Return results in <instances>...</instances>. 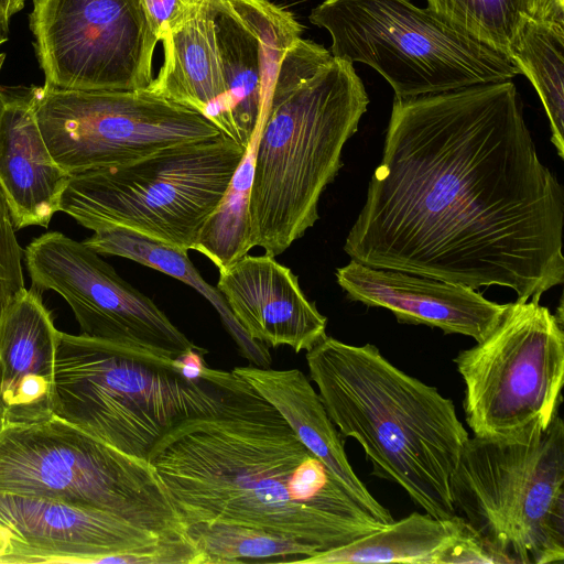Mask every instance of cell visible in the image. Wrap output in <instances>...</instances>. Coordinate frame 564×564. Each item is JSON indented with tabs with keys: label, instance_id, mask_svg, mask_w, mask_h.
<instances>
[{
	"label": "cell",
	"instance_id": "obj_2",
	"mask_svg": "<svg viewBox=\"0 0 564 564\" xmlns=\"http://www.w3.org/2000/svg\"><path fill=\"white\" fill-rule=\"evenodd\" d=\"M202 377L216 405L171 426L147 457L186 528L262 529L318 554L384 527L246 380L208 366Z\"/></svg>",
	"mask_w": 564,
	"mask_h": 564
},
{
	"label": "cell",
	"instance_id": "obj_23",
	"mask_svg": "<svg viewBox=\"0 0 564 564\" xmlns=\"http://www.w3.org/2000/svg\"><path fill=\"white\" fill-rule=\"evenodd\" d=\"M99 254L127 258L180 280L200 293L216 308L242 355L254 366L268 368L271 356L263 344L252 340L229 310L223 294L196 270L186 250L169 246L120 227L95 230L83 241Z\"/></svg>",
	"mask_w": 564,
	"mask_h": 564
},
{
	"label": "cell",
	"instance_id": "obj_35",
	"mask_svg": "<svg viewBox=\"0 0 564 564\" xmlns=\"http://www.w3.org/2000/svg\"><path fill=\"white\" fill-rule=\"evenodd\" d=\"M2 425H3V423H2V421L0 420V429L2 427Z\"/></svg>",
	"mask_w": 564,
	"mask_h": 564
},
{
	"label": "cell",
	"instance_id": "obj_30",
	"mask_svg": "<svg viewBox=\"0 0 564 564\" xmlns=\"http://www.w3.org/2000/svg\"><path fill=\"white\" fill-rule=\"evenodd\" d=\"M530 19L564 25V0H527Z\"/></svg>",
	"mask_w": 564,
	"mask_h": 564
},
{
	"label": "cell",
	"instance_id": "obj_15",
	"mask_svg": "<svg viewBox=\"0 0 564 564\" xmlns=\"http://www.w3.org/2000/svg\"><path fill=\"white\" fill-rule=\"evenodd\" d=\"M215 21L229 95L232 140L243 148L261 126L280 64L301 39L292 12L269 0H229Z\"/></svg>",
	"mask_w": 564,
	"mask_h": 564
},
{
	"label": "cell",
	"instance_id": "obj_28",
	"mask_svg": "<svg viewBox=\"0 0 564 564\" xmlns=\"http://www.w3.org/2000/svg\"><path fill=\"white\" fill-rule=\"evenodd\" d=\"M22 256L8 204L0 189V313L25 288Z\"/></svg>",
	"mask_w": 564,
	"mask_h": 564
},
{
	"label": "cell",
	"instance_id": "obj_29",
	"mask_svg": "<svg viewBox=\"0 0 564 564\" xmlns=\"http://www.w3.org/2000/svg\"><path fill=\"white\" fill-rule=\"evenodd\" d=\"M141 3L159 41L165 33L181 28L202 7L188 0H141Z\"/></svg>",
	"mask_w": 564,
	"mask_h": 564
},
{
	"label": "cell",
	"instance_id": "obj_17",
	"mask_svg": "<svg viewBox=\"0 0 564 564\" xmlns=\"http://www.w3.org/2000/svg\"><path fill=\"white\" fill-rule=\"evenodd\" d=\"M216 288L254 341L300 352L326 336L327 318L307 300L297 276L275 257L245 254L219 270Z\"/></svg>",
	"mask_w": 564,
	"mask_h": 564
},
{
	"label": "cell",
	"instance_id": "obj_16",
	"mask_svg": "<svg viewBox=\"0 0 564 564\" xmlns=\"http://www.w3.org/2000/svg\"><path fill=\"white\" fill-rule=\"evenodd\" d=\"M347 297L389 310L399 323L436 327L482 340L500 321L507 304L487 300L473 288L355 260L337 268Z\"/></svg>",
	"mask_w": 564,
	"mask_h": 564
},
{
	"label": "cell",
	"instance_id": "obj_33",
	"mask_svg": "<svg viewBox=\"0 0 564 564\" xmlns=\"http://www.w3.org/2000/svg\"><path fill=\"white\" fill-rule=\"evenodd\" d=\"M9 21L10 19L0 8V45H2L9 37Z\"/></svg>",
	"mask_w": 564,
	"mask_h": 564
},
{
	"label": "cell",
	"instance_id": "obj_13",
	"mask_svg": "<svg viewBox=\"0 0 564 564\" xmlns=\"http://www.w3.org/2000/svg\"><path fill=\"white\" fill-rule=\"evenodd\" d=\"M23 256L32 288L62 295L83 335L141 346L173 358L202 349L83 241L51 231L34 238Z\"/></svg>",
	"mask_w": 564,
	"mask_h": 564
},
{
	"label": "cell",
	"instance_id": "obj_34",
	"mask_svg": "<svg viewBox=\"0 0 564 564\" xmlns=\"http://www.w3.org/2000/svg\"><path fill=\"white\" fill-rule=\"evenodd\" d=\"M4 58H6V55H4V54H0V70H1V68H2V65H3Z\"/></svg>",
	"mask_w": 564,
	"mask_h": 564
},
{
	"label": "cell",
	"instance_id": "obj_20",
	"mask_svg": "<svg viewBox=\"0 0 564 564\" xmlns=\"http://www.w3.org/2000/svg\"><path fill=\"white\" fill-rule=\"evenodd\" d=\"M217 10L202 6L181 28L163 35L164 62L147 88L202 113L232 140L229 95L215 21Z\"/></svg>",
	"mask_w": 564,
	"mask_h": 564
},
{
	"label": "cell",
	"instance_id": "obj_7",
	"mask_svg": "<svg viewBox=\"0 0 564 564\" xmlns=\"http://www.w3.org/2000/svg\"><path fill=\"white\" fill-rule=\"evenodd\" d=\"M246 148L220 135L135 161L70 175L61 210L93 231L120 227L195 250Z\"/></svg>",
	"mask_w": 564,
	"mask_h": 564
},
{
	"label": "cell",
	"instance_id": "obj_12",
	"mask_svg": "<svg viewBox=\"0 0 564 564\" xmlns=\"http://www.w3.org/2000/svg\"><path fill=\"white\" fill-rule=\"evenodd\" d=\"M30 26L48 86L134 90L153 79L159 39L141 0H34Z\"/></svg>",
	"mask_w": 564,
	"mask_h": 564
},
{
	"label": "cell",
	"instance_id": "obj_18",
	"mask_svg": "<svg viewBox=\"0 0 564 564\" xmlns=\"http://www.w3.org/2000/svg\"><path fill=\"white\" fill-rule=\"evenodd\" d=\"M59 336L36 289H22L0 313L3 424L39 423L54 415V366Z\"/></svg>",
	"mask_w": 564,
	"mask_h": 564
},
{
	"label": "cell",
	"instance_id": "obj_27",
	"mask_svg": "<svg viewBox=\"0 0 564 564\" xmlns=\"http://www.w3.org/2000/svg\"><path fill=\"white\" fill-rule=\"evenodd\" d=\"M427 8L507 56L529 18L527 0H427Z\"/></svg>",
	"mask_w": 564,
	"mask_h": 564
},
{
	"label": "cell",
	"instance_id": "obj_25",
	"mask_svg": "<svg viewBox=\"0 0 564 564\" xmlns=\"http://www.w3.org/2000/svg\"><path fill=\"white\" fill-rule=\"evenodd\" d=\"M260 128L254 131L223 198L205 221L198 237L195 250L207 257L218 270L227 268L253 248L250 194Z\"/></svg>",
	"mask_w": 564,
	"mask_h": 564
},
{
	"label": "cell",
	"instance_id": "obj_22",
	"mask_svg": "<svg viewBox=\"0 0 564 564\" xmlns=\"http://www.w3.org/2000/svg\"><path fill=\"white\" fill-rule=\"evenodd\" d=\"M466 529L467 523L456 514L435 518L426 512H412L345 546L318 553L303 563L452 564L456 544Z\"/></svg>",
	"mask_w": 564,
	"mask_h": 564
},
{
	"label": "cell",
	"instance_id": "obj_32",
	"mask_svg": "<svg viewBox=\"0 0 564 564\" xmlns=\"http://www.w3.org/2000/svg\"><path fill=\"white\" fill-rule=\"evenodd\" d=\"M188 1H191L195 4H200V6H204V4L213 6L216 9H218L219 11L234 12V9H232L229 0H188Z\"/></svg>",
	"mask_w": 564,
	"mask_h": 564
},
{
	"label": "cell",
	"instance_id": "obj_3",
	"mask_svg": "<svg viewBox=\"0 0 564 564\" xmlns=\"http://www.w3.org/2000/svg\"><path fill=\"white\" fill-rule=\"evenodd\" d=\"M368 95L352 63L299 39L285 53L259 132L250 194L252 247L276 257L318 219Z\"/></svg>",
	"mask_w": 564,
	"mask_h": 564
},
{
	"label": "cell",
	"instance_id": "obj_8",
	"mask_svg": "<svg viewBox=\"0 0 564 564\" xmlns=\"http://www.w3.org/2000/svg\"><path fill=\"white\" fill-rule=\"evenodd\" d=\"M0 495L94 508L164 539H189L147 459L124 454L55 415L2 425Z\"/></svg>",
	"mask_w": 564,
	"mask_h": 564
},
{
	"label": "cell",
	"instance_id": "obj_5",
	"mask_svg": "<svg viewBox=\"0 0 564 564\" xmlns=\"http://www.w3.org/2000/svg\"><path fill=\"white\" fill-rule=\"evenodd\" d=\"M216 403V388L186 378L171 356L61 332L53 414L124 454L147 459L171 426Z\"/></svg>",
	"mask_w": 564,
	"mask_h": 564
},
{
	"label": "cell",
	"instance_id": "obj_24",
	"mask_svg": "<svg viewBox=\"0 0 564 564\" xmlns=\"http://www.w3.org/2000/svg\"><path fill=\"white\" fill-rule=\"evenodd\" d=\"M508 57L535 88L551 124V141L564 158V25L525 18Z\"/></svg>",
	"mask_w": 564,
	"mask_h": 564
},
{
	"label": "cell",
	"instance_id": "obj_11",
	"mask_svg": "<svg viewBox=\"0 0 564 564\" xmlns=\"http://www.w3.org/2000/svg\"><path fill=\"white\" fill-rule=\"evenodd\" d=\"M31 94L47 149L69 175L223 135L202 113L148 88L72 90L44 84Z\"/></svg>",
	"mask_w": 564,
	"mask_h": 564
},
{
	"label": "cell",
	"instance_id": "obj_10",
	"mask_svg": "<svg viewBox=\"0 0 564 564\" xmlns=\"http://www.w3.org/2000/svg\"><path fill=\"white\" fill-rule=\"evenodd\" d=\"M454 362L474 436L507 438L546 429L562 402V305L553 314L539 301L508 303L494 329Z\"/></svg>",
	"mask_w": 564,
	"mask_h": 564
},
{
	"label": "cell",
	"instance_id": "obj_1",
	"mask_svg": "<svg viewBox=\"0 0 564 564\" xmlns=\"http://www.w3.org/2000/svg\"><path fill=\"white\" fill-rule=\"evenodd\" d=\"M564 192L511 80L395 98L344 251L359 263L540 301L564 282Z\"/></svg>",
	"mask_w": 564,
	"mask_h": 564
},
{
	"label": "cell",
	"instance_id": "obj_9",
	"mask_svg": "<svg viewBox=\"0 0 564 564\" xmlns=\"http://www.w3.org/2000/svg\"><path fill=\"white\" fill-rule=\"evenodd\" d=\"M332 37L333 56L369 65L395 98H412L520 74L502 52L409 0H324L308 17Z\"/></svg>",
	"mask_w": 564,
	"mask_h": 564
},
{
	"label": "cell",
	"instance_id": "obj_14",
	"mask_svg": "<svg viewBox=\"0 0 564 564\" xmlns=\"http://www.w3.org/2000/svg\"><path fill=\"white\" fill-rule=\"evenodd\" d=\"M0 562L202 564L191 539L169 540L94 508L0 495Z\"/></svg>",
	"mask_w": 564,
	"mask_h": 564
},
{
	"label": "cell",
	"instance_id": "obj_21",
	"mask_svg": "<svg viewBox=\"0 0 564 564\" xmlns=\"http://www.w3.org/2000/svg\"><path fill=\"white\" fill-rule=\"evenodd\" d=\"M231 371L281 413L303 445L367 512L383 525L393 521L390 511L370 494L354 471L340 433L328 416L318 392L301 370H276L250 365L235 367Z\"/></svg>",
	"mask_w": 564,
	"mask_h": 564
},
{
	"label": "cell",
	"instance_id": "obj_6",
	"mask_svg": "<svg viewBox=\"0 0 564 564\" xmlns=\"http://www.w3.org/2000/svg\"><path fill=\"white\" fill-rule=\"evenodd\" d=\"M456 516L497 564L564 561V423L507 438L469 437L451 478Z\"/></svg>",
	"mask_w": 564,
	"mask_h": 564
},
{
	"label": "cell",
	"instance_id": "obj_31",
	"mask_svg": "<svg viewBox=\"0 0 564 564\" xmlns=\"http://www.w3.org/2000/svg\"><path fill=\"white\" fill-rule=\"evenodd\" d=\"M25 0H0V8L3 13L10 19L14 13L19 12Z\"/></svg>",
	"mask_w": 564,
	"mask_h": 564
},
{
	"label": "cell",
	"instance_id": "obj_19",
	"mask_svg": "<svg viewBox=\"0 0 564 564\" xmlns=\"http://www.w3.org/2000/svg\"><path fill=\"white\" fill-rule=\"evenodd\" d=\"M69 177L43 139L31 88L12 91L0 87V189L14 228H46L61 210Z\"/></svg>",
	"mask_w": 564,
	"mask_h": 564
},
{
	"label": "cell",
	"instance_id": "obj_26",
	"mask_svg": "<svg viewBox=\"0 0 564 564\" xmlns=\"http://www.w3.org/2000/svg\"><path fill=\"white\" fill-rule=\"evenodd\" d=\"M205 564L303 563L317 553L311 546L262 529L197 523L186 528Z\"/></svg>",
	"mask_w": 564,
	"mask_h": 564
},
{
	"label": "cell",
	"instance_id": "obj_4",
	"mask_svg": "<svg viewBox=\"0 0 564 564\" xmlns=\"http://www.w3.org/2000/svg\"><path fill=\"white\" fill-rule=\"evenodd\" d=\"M305 359L328 416L361 446L371 475L400 486L424 512L453 517L451 478L469 438L453 401L371 344L326 335Z\"/></svg>",
	"mask_w": 564,
	"mask_h": 564
}]
</instances>
